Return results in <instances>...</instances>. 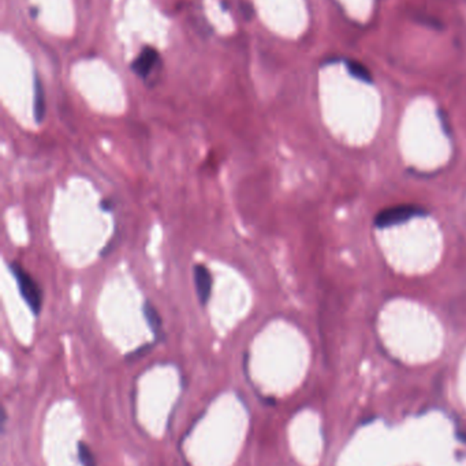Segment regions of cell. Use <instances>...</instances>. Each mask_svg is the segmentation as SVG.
I'll list each match as a JSON object with an SVG mask.
<instances>
[{"mask_svg": "<svg viewBox=\"0 0 466 466\" xmlns=\"http://www.w3.org/2000/svg\"><path fill=\"white\" fill-rule=\"evenodd\" d=\"M78 458H80V462H81V465L82 466H96L93 453L82 442L78 445Z\"/></svg>", "mask_w": 466, "mask_h": 466, "instance_id": "obj_8", "label": "cell"}, {"mask_svg": "<svg viewBox=\"0 0 466 466\" xmlns=\"http://www.w3.org/2000/svg\"><path fill=\"white\" fill-rule=\"evenodd\" d=\"M33 116L37 124H41L45 119L47 113V103H45V91L41 85L38 77H35V94H33Z\"/></svg>", "mask_w": 466, "mask_h": 466, "instance_id": "obj_6", "label": "cell"}, {"mask_svg": "<svg viewBox=\"0 0 466 466\" xmlns=\"http://www.w3.org/2000/svg\"><path fill=\"white\" fill-rule=\"evenodd\" d=\"M193 279H195L198 301L202 307H205L208 306L212 296V288H214L212 274L205 265L196 263L193 266Z\"/></svg>", "mask_w": 466, "mask_h": 466, "instance_id": "obj_3", "label": "cell"}, {"mask_svg": "<svg viewBox=\"0 0 466 466\" xmlns=\"http://www.w3.org/2000/svg\"><path fill=\"white\" fill-rule=\"evenodd\" d=\"M423 209L416 205H396L381 210L376 217V225L380 228H387L393 225L405 223L416 216H420Z\"/></svg>", "mask_w": 466, "mask_h": 466, "instance_id": "obj_2", "label": "cell"}, {"mask_svg": "<svg viewBox=\"0 0 466 466\" xmlns=\"http://www.w3.org/2000/svg\"><path fill=\"white\" fill-rule=\"evenodd\" d=\"M9 269L16 278L21 297L33 312V315L38 316L43 309V291L37 284L36 279L32 277V274H29L18 262H11L9 265Z\"/></svg>", "mask_w": 466, "mask_h": 466, "instance_id": "obj_1", "label": "cell"}, {"mask_svg": "<svg viewBox=\"0 0 466 466\" xmlns=\"http://www.w3.org/2000/svg\"><path fill=\"white\" fill-rule=\"evenodd\" d=\"M347 70L357 79H361L364 82H371L372 81L371 72L368 71L367 67H364L361 63H359V62H347Z\"/></svg>", "mask_w": 466, "mask_h": 466, "instance_id": "obj_7", "label": "cell"}, {"mask_svg": "<svg viewBox=\"0 0 466 466\" xmlns=\"http://www.w3.org/2000/svg\"><path fill=\"white\" fill-rule=\"evenodd\" d=\"M152 346H153V344H146V345L140 346V348H137L136 350L130 352V353L126 356V359H127V360H136V359H139V357L143 356L146 352H149V350L152 349Z\"/></svg>", "mask_w": 466, "mask_h": 466, "instance_id": "obj_9", "label": "cell"}, {"mask_svg": "<svg viewBox=\"0 0 466 466\" xmlns=\"http://www.w3.org/2000/svg\"><path fill=\"white\" fill-rule=\"evenodd\" d=\"M161 66V56L152 47H145L131 62L130 69L141 79H148L156 67Z\"/></svg>", "mask_w": 466, "mask_h": 466, "instance_id": "obj_4", "label": "cell"}, {"mask_svg": "<svg viewBox=\"0 0 466 466\" xmlns=\"http://www.w3.org/2000/svg\"><path fill=\"white\" fill-rule=\"evenodd\" d=\"M241 10H242V13H244V16H245L246 19H251V17H253V7H251V4L242 1L241 3Z\"/></svg>", "mask_w": 466, "mask_h": 466, "instance_id": "obj_11", "label": "cell"}, {"mask_svg": "<svg viewBox=\"0 0 466 466\" xmlns=\"http://www.w3.org/2000/svg\"><path fill=\"white\" fill-rule=\"evenodd\" d=\"M100 209H102L103 211H106V213H111V211H114V209H115V204H114L112 199L104 198V199L100 202Z\"/></svg>", "mask_w": 466, "mask_h": 466, "instance_id": "obj_10", "label": "cell"}, {"mask_svg": "<svg viewBox=\"0 0 466 466\" xmlns=\"http://www.w3.org/2000/svg\"><path fill=\"white\" fill-rule=\"evenodd\" d=\"M143 315L145 318V322L148 325V328H151L153 337L156 341L162 340L164 337V331H163V319L161 312L156 309V306L151 301V300H145L143 304Z\"/></svg>", "mask_w": 466, "mask_h": 466, "instance_id": "obj_5", "label": "cell"}]
</instances>
